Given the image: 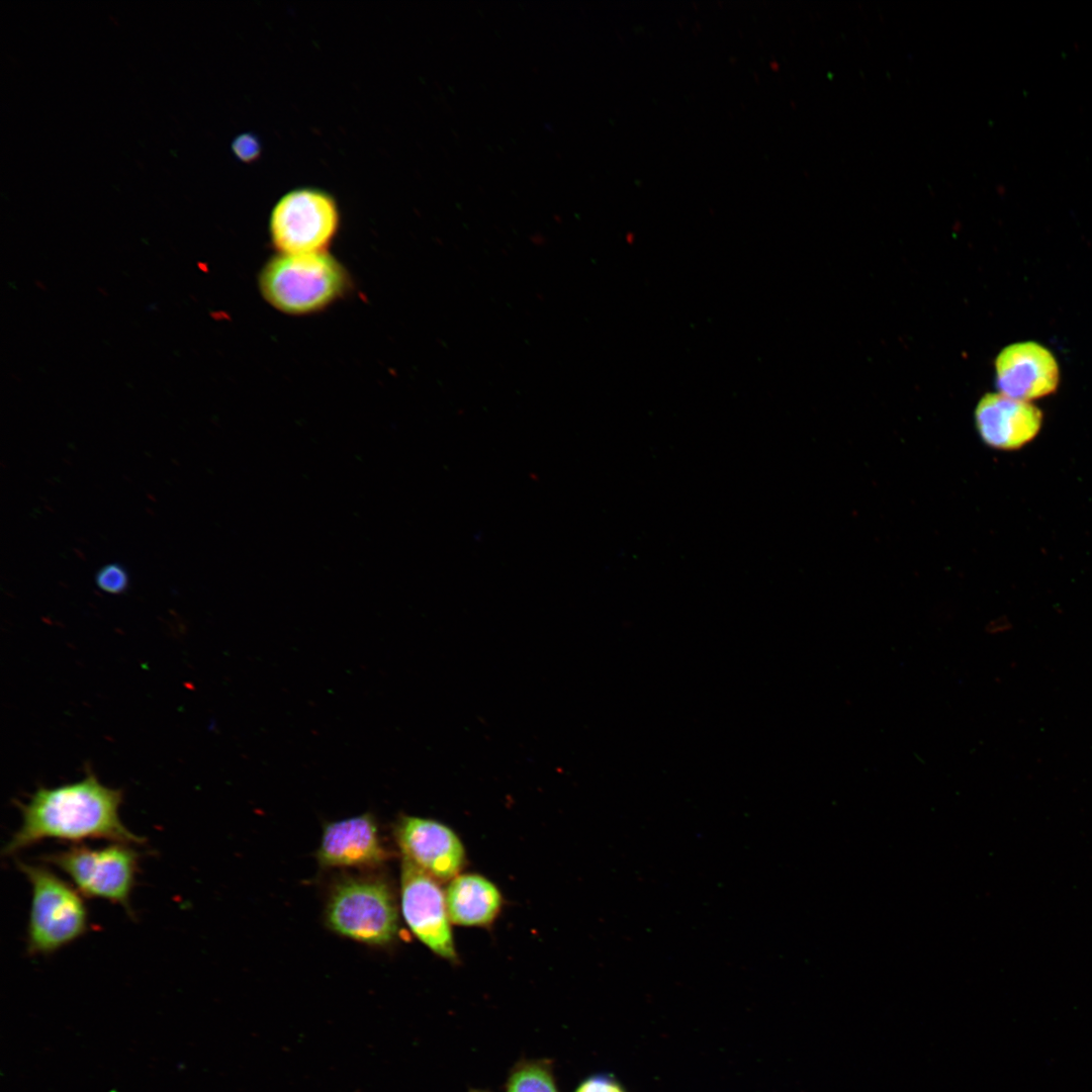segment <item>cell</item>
Returning <instances> with one entry per match:
<instances>
[{
  "mask_svg": "<svg viewBox=\"0 0 1092 1092\" xmlns=\"http://www.w3.org/2000/svg\"><path fill=\"white\" fill-rule=\"evenodd\" d=\"M122 798L121 790L104 786L88 768L78 782L38 787L27 803H18L22 821L3 854L14 855L44 839L144 844L145 839L127 829L119 817Z\"/></svg>",
  "mask_w": 1092,
  "mask_h": 1092,
  "instance_id": "cell-1",
  "label": "cell"
},
{
  "mask_svg": "<svg viewBox=\"0 0 1092 1092\" xmlns=\"http://www.w3.org/2000/svg\"><path fill=\"white\" fill-rule=\"evenodd\" d=\"M265 299L290 314L323 309L347 289L346 270L325 252L280 254L266 264L259 278Z\"/></svg>",
  "mask_w": 1092,
  "mask_h": 1092,
  "instance_id": "cell-2",
  "label": "cell"
},
{
  "mask_svg": "<svg viewBox=\"0 0 1092 1092\" xmlns=\"http://www.w3.org/2000/svg\"><path fill=\"white\" fill-rule=\"evenodd\" d=\"M31 887L26 947L31 956L52 954L88 931L82 894L46 866L17 860Z\"/></svg>",
  "mask_w": 1092,
  "mask_h": 1092,
  "instance_id": "cell-3",
  "label": "cell"
},
{
  "mask_svg": "<svg viewBox=\"0 0 1092 1092\" xmlns=\"http://www.w3.org/2000/svg\"><path fill=\"white\" fill-rule=\"evenodd\" d=\"M140 858L131 844L121 842L97 848L74 844L41 857L64 872L83 896L120 905L130 917Z\"/></svg>",
  "mask_w": 1092,
  "mask_h": 1092,
  "instance_id": "cell-4",
  "label": "cell"
},
{
  "mask_svg": "<svg viewBox=\"0 0 1092 1092\" xmlns=\"http://www.w3.org/2000/svg\"><path fill=\"white\" fill-rule=\"evenodd\" d=\"M340 221V208L331 193L318 187H296L276 201L269 234L280 254L318 253L332 243Z\"/></svg>",
  "mask_w": 1092,
  "mask_h": 1092,
  "instance_id": "cell-5",
  "label": "cell"
},
{
  "mask_svg": "<svg viewBox=\"0 0 1092 1092\" xmlns=\"http://www.w3.org/2000/svg\"><path fill=\"white\" fill-rule=\"evenodd\" d=\"M326 918L337 933L368 944H387L398 931L392 893L376 879L355 878L339 883L328 902Z\"/></svg>",
  "mask_w": 1092,
  "mask_h": 1092,
  "instance_id": "cell-6",
  "label": "cell"
},
{
  "mask_svg": "<svg viewBox=\"0 0 1092 1092\" xmlns=\"http://www.w3.org/2000/svg\"><path fill=\"white\" fill-rule=\"evenodd\" d=\"M400 903L403 918L415 936L437 956L457 958L445 892L439 881L402 857Z\"/></svg>",
  "mask_w": 1092,
  "mask_h": 1092,
  "instance_id": "cell-7",
  "label": "cell"
},
{
  "mask_svg": "<svg viewBox=\"0 0 1092 1092\" xmlns=\"http://www.w3.org/2000/svg\"><path fill=\"white\" fill-rule=\"evenodd\" d=\"M395 835L402 857L439 882L451 881L465 863L460 838L439 821L403 815L395 825Z\"/></svg>",
  "mask_w": 1092,
  "mask_h": 1092,
  "instance_id": "cell-8",
  "label": "cell"
},
{
  "mask_svg": "<svg viewBox=\"0 0 1092 1092\" xmlns=\"http://www.w3.org/2000/svg\"><path fill=\"white\" fill-rule=\"evenodd\" d=\"M996 385L1001 394L1029 402L1052 393L1059 383L1053 354L1035 342L1004 348L995 361Z\"/></svg>",
  "mask_w": 1092,
  "mask_h": 1092,
  "instance_id": "cell-9",
  "label": "cell"
},
{
  "mask_svg": "<svg viewBox=\"0 0 1092 1092\" xmlns=\"http://www.w3.org/2000/svg\"><path fill=\"white\" fill-rule=\"evenodd\" d=\"M975 423L982 441L997 450H1016L1035 438L1041 412L1027 401L999 393H987L975 410Z\"/></svg>",
  "mask_w": 1092,
  "mask_h": 1092,
  "instance_id": "cell-10",
  "label": "cell"
},
{
  "mask_svg": "<svg viewBox=\"0 0 1092 1092\" xmlns=\"http://www.w3.org/2000/svg\"><path fill=\"white\" fill-rule=\"evenodd\" d=\"M322 867H371L380 864L387 852L370 812L326 824L316 851Z\"/></svg>",
  "mask_w": 1092,
  "mask_h": 1092,
  "instance_id": "cell-11",
  "label": "cell"
},
{
  "mask_svg": "<svg viewBox=\"0 0 1092 1092\" xmlns=\"http://www.w3.org/2000/svg\"><path fill=\"white\" fill-rule=\"evenodd\" d=\"M451 923L461 926H487L497 917L503 897L497 887L477 874L453 878L445 892Z\"/></svg>",
  "mask_w": 1092,
  "mask_h": 1092,
  "instance_id": "cell-12",
  "label": "cell"
},
{
  "mask_svg": "<svg viewBox=\"0 0 1092 1092\" xmlns=\"http://www.w3.org/2000/svg\"><path fill=\"white\" fill-rule=\"evenodd\" d=\"M506 1092H559L549 1061L524 1060L510 1071Z\"/></svg>",
  "mask_w": 1092,
  "mask_h": 1092,
  "instance_id": "cell-13",
  "label": "cell"
},
{
  "mask_svg": "<svg viewBox=\"0 0 1092 1092\" xmlns=\"http://www.w3.org/2000/svg\"><path fill=\"white\" fill-rule=\"evenodd\" d=\"M97 586L108 594L120 595L129 586V576L125 567L119 563H108L95 574Z\"/></svg>",
  "mask_w": 1092,
  "mask_h": 1092,
  "instance_id": "cell-14",
  "label": "cell"
},
{
  "mask_svg": "<svg viewBox=\"0 0 1092 1092\" xmlns=\"http://www.w3.org/2000/svg\"><path fill=\"white\" fill-rule=\"evenodd\" d=\"M235 156L244 163L256 162L262 152L260 140L250 132L237 135L232 143Z\"/></svg>",
  "mask_w": 1092,
  "mask_h": 1092,
  "instance_id": "cell-15",
  "label": "cell"
},
{
  "mask_svg": "<svg viewBox=\"0 0 1092 1092\" xmlns=\"http://www.w3.org/2000/svg\"><path fill=\"white\" fill-rule=\"evenodd\" d=\"M574 1092H626V1090L613 1076L598 1074L585 1078Z\"/></svg>",
  "mask_w": 1092,
  "mask_h": 1092,
  "instance_id": "cell-16",
  "label": "cell"
},
{
  "mask_svg": "<svg viewBox=\"0 0 1092 1092\" xmlns=\"http://www.w3.org/2000/svg\"><path fill=\"white\" fill-rule=\"evenodd\" d=\"M469 1092H489V1091L482 1090V1089H471Z\"/></svg>",
  "mask_w": 1092,
  "mask_h": 1092,
  "instance_id": "cell-17",
  "label": "cell"
}]
</instances>
